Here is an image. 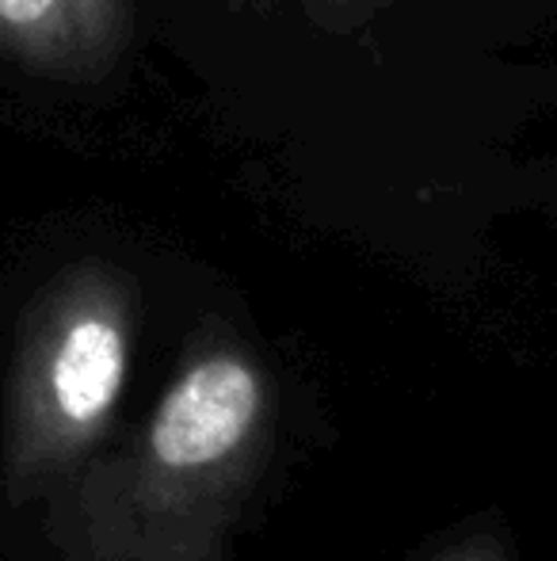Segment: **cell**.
<instances>
[{
    "label": "cell",
    "mask_w": 557,
    "mask_h": 561,
    "mask_svg": "<svg viewBox=\"0 0 557 561\" xmlns=\"http://www.w3.org/2000/svg\"><path fill=\"white\" fill-rule=\"evenodd\" d=\"M187 118L256 187L356 218L557 187V58L477 50L423 0H149Z\"/></svg>",
    "instance_id": "obj_1"
},
{
    "label": "cell",
    "mask_w": 557,
    "mask_h": 561,
    "mask_svg": "<svg viewBox=\"0 0 557 561\" xmlns=\"http://www.w3.org/2000/svg\"><path fill=\"white\" fill-rule=\"evenodd\" d=\"M271 444V382L225 318H202L135 447L73 493L77 561H222Z\"/></svg>",
    "instance_id": "obj_2"
},
{
    "label": "cell",
    "mask_w": 557,
    "mask_h": 561,
    "mask_svg": "<svg viewBox=\"0 0 557 561\" xmlns=\"http://www.w3.org/2000/svg\"><path fill=\"white\" fill-rule=\"evenodd\" d=\"M141 279L100 244L69 249L15 313L4 481L12 501L50 493L100 444L127 390Z\"/></svg>",
    "instance_id": "obj_3"
},
{
    "label": "cell",
    "mask_w": 557,
    "mask_h": 561,
    "mask_svg": "<svg viewBox=\"0 0 557 561\" xmlns=\"http://www.w3.org/2000/svg\"><path fill=\"white\" fill-rule=\"evenodd\" d=\"M164 96L149 0H0V112L81 153L161 149Z\"/></svg>",
    "instance_id": "obj_4"
},
{
    "label": "cell",
    "mask_w": 557,
    "mask_h": 561,
    "mask_svg": "<svg viewBox=\"0 0 557 561\" xmlns=\"http://www.w3.org/2000/svg\"><path fill=\"white\" fill-rule=\"evenodd\" d=\"M477 50L523 61L557 58V0H423Z\"/></svg>",
    "instance_id": "obj_5"
},
{
    "label": "cell",
    "mask_w": 557,
    "mask_h": 561,
    "mask_svg": "<svg viewBox=\"0 0 557 561\" xmlns=\"http://www.w3.org/2000/svg\"><path fill=\"white\" fill-rule=\"evenodd\" d=\"M436 561H515V558L508 554L504 542L492 539V535H474V539L446 547Z\"/></svg>",
    "instance_id": "obj_6"
}]
</instances>
